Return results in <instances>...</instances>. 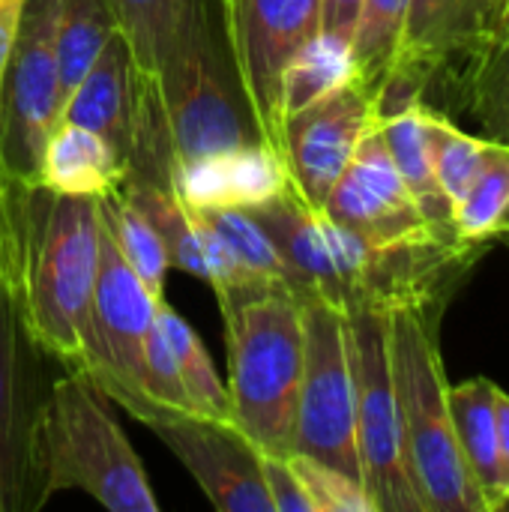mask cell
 <instances>
[{
	"label": "cell",
	"instance_id": "1",
	"mask_svg": "<svg viewBox=\"0 0 509 512\" xmlns=\"http://www.w3.org/2000/svg\"><path fill=\"white\" fill-rule=\"evenodd\" d=\"M246 210L276 243L297 297H318L342 312L444 309L450 288L486 249L438 240L378 246L336 225L324 210H309L291 186Z\"/></svg>",
	"mask_w": 509,
	"mask_h": 512
},
{
	"label": "cell",
	"instance_id": "2",
	"mask_svg": "<svg viewBox=\"0 0 509 512\" xmlns=\"http://www.w3.org/2000/svg\"><path fill=\"white\" fill-rule=\"evenodd\" d=\"M99 258V198L0 174V276L45 357L81 369Z\"/></svg>",
	"mask_w": 509,
	"mask_h": 512
},
{
	"label": "cell",
	"instance_id": "3",
	"mask_svg": "<svg viewBox=\"0 0 509 512\" xmlns=\"http://www.w3.org/2000/svg\"><path fill=\"white\" fill-rule=\"evenodd\" d=\"M228 339L231 420L267 456L294 453L303 378L300 297L282 282L219 300Z\"/></svg>",
	"mask_w": 509,
	"mask_h": 512
},
{
	"label": "cell",
	"instance_id": "4",
	"mask_svg": "<svg viewBox=\"0 0 509 512\" xmlns=\"http://www.w3.org/2000/svg\"><path fill=\"white\" fill-rule=\"evenodd\" d=\"M153 87L174 177L195 159L267 144L228 45L222 0H192Z\"/></svg>",
	"mask_w": 509,
	"mask_h": 512
},
{
	"label": "cell",
	"instance_id": "5",
	"mask_svg": "<svg viewBox=\"0 0 509 512\" xmlns=\"http://www.w3.org/2000/svg\"><path fill=\"white\" fill-rule=\"evenodd\" d=\"M33 456L42 501L78 489L111 512H159L141 459L108 411L105 393L78 369L51 381Z\"/></svg>",
	"mask_w": 509,
	"mask_h": 512
},
{
	"label": "cell",
	"instance_id": "6",
	"mask_svg": "<svg viewBox=\"0 0 509 512\" xmlns=\"http://www.w3.org/2000/svg\"><path fill=\"white\" fill-rule=\"evenodd\" d=\"M441 309L405 306L387 315L393 387L402 414L405 450L426 512H489L462 456L447 402V375L438 348Z\"/></svg>",
	"mask_w": 509,
	"mask_h": 512
},
{
	"label": "cell",
	"instance_id": "7",
	"mask_svg": "<svg viewBox=\"0 0 509 512\" xmlns=\"http://www.w3.org/2000/svg\"><path fill=\"white\" fill-rule=\"evenodd\" d=\"M387 315L390 312L381 309L345 312L357 396L360 474L375 512H426L405 450L402 414L390 369Z\"/></svg>",
	"mask_w": 509,
	"mask_h": 512
},
{
	"label": "cell",
	"instance_id": "8",
	"mask_svg": "<svg viewBox=\"0 0 509 512\" xmlns=\"http://www.w3.org/2000/svg\"><path fill=\"white\" fill-rule=\"evenodd\" d=\"M303 315V378L294 423V453L363 483L357 456V396L348 345V318L342 309L300 297Z\"/></svg>",
	"mask_w": 509,
	"mask_h": 512
},
{
	"label": "cell",
	"instance_id": "9",
	"mask_svg": "<svg viewBox=\"0 0 509 512\" xmlns=\"http://www.w3.org/2000/svg\"><path fill=\"white\" fill-rule=\"evenodd\" d=\"M57 12L60 0H27L0 84V174L18 183H39L45 144L63 114Z\"/></svg>",
	"mask_w": 509,
	"mask_h": 512
},
{
	"label": "cell",
	"instance_id": "10",
	"mask_svg": "<svg viewBox=\"0 0 509 512\" xmlns=\"http://www.w3.org/2000/svg\"><path fill=\"white\" fill-rule=\"evenodd\" d=\"M507 0H411L396 63L378 93V114L408 108L444 69H462L498 42Z\"/></svg>",
	"mask_w": 509,
	"mask_h": 512
},
{
	"label": "cell",
	"instance_id": "11",
	"mask_svg": "<svg viewBox=\"0 0 509 512\" xmlns=\"http://www.w3.org/2000/svg\"><path fill=\"white\" fill-rule=\"evenodd\" d=\"M42 357L0 276V512L45 507L33 456L51 387L42 375Z\"/></svg>",
	"mask_w": 509,
	"mask_h": 512
},
{
	"label": "cell",
	"instance_id": "12",
	"mask_svg": "<svg viewBox=\"0 0 509 512\" xmlns=\"http://www.w3.org/2000/svg\"><path fill=\"white\" fill-rule=\"evenodd\" d=\"M222 15L255 123L282 153V72L321 30V0H222Z\"/></svg>",
	"mask_w": 509,
	"mask_h": 512
},
{
	"label": "cell",
	"instance_id": "13",
	"mask_svg": "<svg viewBox=\"0 0 509 512\" xmlns=\"http://www.w3.org/2000/svg\"><path fill=\"white\" fill-rule=\"evenodd\" d=\"M135 420L180 459L216 510L273 512L261 474V450L237 423L162 408L156 402H147Z\"/></svg>",
	"mask_w": 509,
	"mask_h": 512
},
{
	"label": "cell",
	"instance_id": "14",
	"mask_svg": "<svg viewBox=\"0 0 509 512\" xmlns=\"http://www.w3.org/2000/svg\"><path fill=\"white\" fill-rule=\"evenodd\" d=\"M378 123V99L357 78L282 120L288 183L309 210H324L354 150Z\"/></svg>",
	"mask_w": 509,
	"mask_h": 512
},
{
	"label": "cell",
	"instance_id": "15",
	"mask_svg": "<svg viewBox=\"0 0 509 512\" xmlns=\"http://www.w3.org/2000/svg\"><path fill=\"white\" fill-rule=\"evenodd\" d=\"M324 213L336 225L378 246H414L432 240L447 243L429 228L423 210L408 192L384 144L381 126H375L354 150L348 168L342 171L333 192L327 195ZM450 246H462V243H450Z\"/></svg>",
	"mask_w": 509,
	"mask_h": 512
},
{
	"label": "cell",
	"instance_id": "16",
	"mask_svg": "<svg viewBox=\"0 0 509 512\" xmlns=\"http://www.w3.org/2000/svg\"><path fill=\"white\" fill-rule=\"evenodd\" d=\"M288 168L270 144H249L183 165L174 192L189 207H255L285 192Z\"/></svg>",
	"mask_w": 509,
	"mask_h": 512
},
{
	"label": "cell",
	"instance_id": "17",
	"mask_svg": "<svg viewBox=\"0 0 509 512\" xmlns=\"http://www.w3.org/2000/svg\"><path fill=\"white\" fill-rule=\"evenodd\" d=\"M495 390H498V384L489 378H471V381H462L447 390L459 456H462L489 512L507 510L504 477H501V450H498Z\"/></svg>",
	"mask_w": 509,
	"mask_h": 512
},
{
	"label": "cell",
	"instance_id": "18",
	"mask_svg": "<svg viewBox=\"0 0 509 512\" xmlns=\"http://www.w3.org/2000/svg\"><path fill=\"white\" fill-rule=\"evenodd\" d=\"M429 105L423 99L411 102L402 111H393L387 117H381V135L384 144L408 186V192L414 195L417 207L423 210L429 228L447 240V243H462L456 237V225H453V204L444 195L435 168H432V150H429ZM471 246V243H462Z\"/></svg>",
	"mask_w": 509,
	"mask_h": 512
},
{
	"label": "cell",
	"instance_id": "19",
	"mask_svg": "<svg viewBox=\"0 0 509 512\" xmlns=\"http://www.w3.org/2000/svg\"><path fill=\"white\" fill-rule=\"evenodd\" d=\"M126 177L129 165L99 132L78 123H57L39 168L42 186L63 195L102 198L120 189Z\"/></svg>",
	"mask_w": 509,
	"mask_h": 512
},
{
	"label": "cell",
	"instance_id": "20",
	"mask_svg": "<svg viewBox=\"0 0 509 512\" xmlns=\"http://www.w3.org/2000/svg\"><path fill=\"white\" fill-rule=\"evenodd\" d=\"M456 237L471 246H489L509 237V144L489 138L483 165L468 192L453 207Z\"/></svg>",
	"mask_w": 509,
	"mask_h": 512
},
{
	"label": "cell",
	"instance_id": "21",
	"mask_svg": "<svg viewBox=\"0 0 509 512\" xmlns=\"http://www.w3.org/2000/svg\"><path fill=\"white\" fill-rule=\"evenodd\" d=\"M120 195L129 204H135L144 213V219L153 225V231L165 246L168 264L207 282V258L201 246V234L195 228L192 210L180 201V195L174 189L156 186L141 177H126Z\"/></svg>",
	"mask_w": 509,
	"mask_h": 512
},
{
	"label": "cell",
	"instance_id": "22",
	"mask_svg": "<svg viewBox=\"0 0 509 512\" xmlns=\"http://www.w3.org/2000/svg\"><path fill=\"white\" fill-rule=\"evenodd\" d=\"M114 33H117V21L105 0H60L54 54H57L63 108Z\"/></svg>",
	"mask_w": 509,
	"mask_h": 512
},
{
	"label": "cell",
	"instance_id": "23",
	"mask_svg": "<svg viewBox=\"0 0 509 512\" xmlns=\"http://www.w3.org/2000/svg\"><path fill=\"white\" fill-rule=\"evenodd\" d=\"M354 78L357 69L351 42L318 30L297 48V54L288 60L282 72V120Z\"/></svg>",
	"mask_w": 509,
	"mask_h": 512
},
{
	"label": "cell",
	"instance_id": "24",
	"mask_svg": "<svg viewBox=\"0 0 509 512\" xmlns=\"http://www.w3.org/2000/svg\"><path fill=\"white\" fill-rule=\"evenodd\" d=\"M138 72L156 75L180 33L192 0H105Z\"/></svg>",
	"mask_w": 509,
	"mask_h": 512
},
{
	"label": "cell",
	"instance_id": "25",
	"mask_svg": "<svg viewBox=\"0 0 509 512\" xmlns=\"http://www.w3.org/2000/svg\"><path fill=\"white\" fill-rule=\"evenodd\" d=\"M156 324L177 360V369L183 375L186 393L195 405L198 414L204 417H216V420H231V396L228 387L219 381L213 360L201 342V336L189 327V321H183L180 312H174L165 300L156 309ZM234 423V420H231Z\"/></svg>",
	"mask_w": 509,
	"mask_h": 512
},
{
	"label": "cell",
	"instance_id": "26",
	"mask_svg": "<svg viewBox=\"0 0 509 512\" xmlns=\"http://www.w3.org/2000/svg\"><path fill=\"white\" fill-rule=\"evenodd\" d=\"M99 222L108 231V237L114 240L117 252L126 258V264L135 270V276L156 297H162L165 273H168L171 264H168V255H165V246H162L159 234L144 219V213L135 204H129L120 195V189H114V192L99 198Z\"/></svg>",
	"mask_w": 509,
	"mask_h": 512
},
{
	"label": "cell",
	"instance_id": "27",
	"mask_svg": "<svg viewBox=\"0 0 509 512\" xmlns=\"http://www.w3.org/2000/svg\"><path fill=\"white\" fill-rule=\"evenodd\" d=\"M408 3L411 0H363L357 30L351 39V54H354L357 81L366 90H372L375 99L396 63L405 18H408Z\"/></svg>",
	"mask_w": 509,
	"mask_h": 512
},
{
	"label": "cell",
	"instance_id": "28",
	"mask_svg": "<svg viewBox=\"0 0 509 512\" xmlns=\"http://www.w3.org/2000/svg\"><path fill=\"white\" fill-rule=\"evenodd\" d=\"M465 84V99L474 117L489 129L486 138L504 141L509 135V48L489 45L456 69Z\"/></svg>",
	"mask_w": 509,
	"mask_h": 512
},
{
	"label": "cell",
	"instance_id": "29",
	"mask_svg": "<svg viewBox=\"0 0 509 512\" xmlns=\"http://www.w3.org/2000/svg\"><path fill=\"white\" fill-rule=\"evenodd\" d=\"M486 147H489V138L468 135L453 120H447V114H441L435 108L429 111L432 168H435V177H438V183H441V189L453 207L459 204V198L468 192L471 180L477 177L483 156H486Z\"/></svg>",
	"mask_w": 509,
	"mask_h": 512
},
{
	"label": "cell",
	"instance_id": "30",
	"mask_svg": "<svg viewBox=\"0 0 509 512\" xmlns=\"http://www.w3.org/2000/svg\"><path fill=\"white\" fill-rule=\"evenodd\" d=\"M195 210H201L204 219L222 234V240L231 246L234 258L240 261V267L249 276L264 279V282H282V285H288L285 264L279 258L276 243L249 216V210H240V207H195Z\"/></svg>",
	"mask_w": 509,
	"mask_h": 512
},
{
	"label": "cell",
	"instance_id": "31",
	"mask_svg": "<svg viewBox=\"0 0 509 512\" xmlns=\"http://www.w3.org/2000/svg\"><path fill=\"white\" fill-rule=\"evenodd\" d=\"M288 459L312 501V512H375L360 480L303 453H291Z\"/></svg>",
	"mask_w": 509,
	"mask_h": 512
},
{
	"label": "cell",
	"instance_id": "32",
	"mask_svg": "<svg viewBox=\"0 0 509 512\" xmlns=\"http://www.w3.org/2000/svg\"><path fill=\"white\" fill-rule=\"evenodd\" d=\"M141 390L147 393L150 402L162 405V408H174V411H195L183 375L177 369V360L159 330V324H153V330L147 333L144 342V363H141Z\"/></svg>",
	"mask_w": 509,
	"mask_h": 512
},
{
	"label": "cell",
	"instance_id": "33",
	"mask_svg": "<svg viewBox=\"0 0 509 512\" xmlns=\"http://www.w3.org/2000/svg\"><path fill=\"white\" fill-rule=\"evenodd\" d=\"M261 474H264V486H267L273 512H312V501L288 456L261 453Z\"/></svg>",
	"mask_w": 509,
	"mask_h": 512
},
{
	"label": "cell",
	"instance_id": "34",
	"mask_svg": "<svg viewBox=\"0 0 509 512\" xmlns=\"http://www.w3.org/2000/svg\"><path fill=\"white\" fill-rule=\"evenodd\" d=\"M363 0H321V33L351 42Z\"/></svg>",
	"mask_w": 509,
	"mask_h": 512
},
{
	"label": "cell",
	"instance_id": "35",
	"mask_svg": "<svg viewBox=\"0 0 509 512\" xmlns=\"http://www.w3.org/2000/svg\"><path fill=\"white\" fill-rule=\"evenodd\" d=\"M24 9H27V0H0V84H3V72H6L12 45L21 30Z\"/></svg>",
	"mask_w": 509,
	"mask_h": 512
},
{
	"label": "cell",
	"instance_id": "36",
	"mask_svg": "<svg viewBox=\"0 0 509 512\" xmlns=\"http://www.w3.org/2000/svg\"><path fill=\"white\" fill-rule=\"evenodd\" d=\"M495 417H498V450H501V477H504V498L509 507V393L495 390Z\"/></svg>",
	"mask_w": 509,
	"mask_h": 512
},
{
	"label": "cell",
	"instance_id": "37",
	"mask_svg": "<svg viewBox=\"0 0 509 512\" xmlns=\"http://www.w3.org/2000/svg\"><path fill=\"white\" fill-rule=\"evenodd\" d=\"M498 45L509 48V3L504 6V15H501V33H498Z\"/></svg>",
	"mask_w": 509,
	"mask_h": 512
},
{
	"label": "cell",
	"instance_id": "38",
	"mask_svg": "<svg viewBox=\"0 0 509 512\" xmlns=\"http://www.w3.org/2000/svg\"><path fill=\"white\" fill-rule=\"evenodd\" d=\"M504 141H507V144H509V135H507V138H504Z\"/></svg>",
	"mask_w": 509,
	"mask_h": 512
},
{
	"label": "cell",
	"instance_id": "39",
	"mask_svg": "<svg viewBox=\"0 0 509 512\" xmlns=\"http://www.w3.org/2000/svg\"><path fill=\"white\" fill-rule=\"evenodd\" d=\"M507 3H509V0H507Z\"/></svg>",
	"mask_w": 509,
	"mask_h": 512
}]
</instances>
